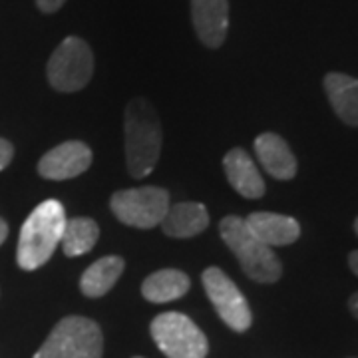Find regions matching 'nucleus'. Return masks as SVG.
<instances>
[{"label": "nucleus", "instance_id": "nucleus-7", "mask_svg": "<svg viewBox=\"0 0 358 358\" xmlns=\"http://www.w3.org/2000/svg\"><path fill=\"white\" fill-rule=\"evenodd\" d=\"M110 207L122 223L138 229H152L162 225L169 209V193L162 187H136L112 195Z\"/></svg>", "mask_w": 358, "mask_h": 358}, {"label": "nucleus", "instance_id": "nucleus-19", "mask_svg": "<svg viewBox=\"0 0 358 358\" xmlns=\"http://www.w3.org/2000/svg\"><path fill=\"white\" fill-rule=\"evenodd\" d=\"M13 157H14L13 143H10L8 140H4V138H0V171H2L4 167L10 166Z\"/></svg>", "mask_w": 358, "mask_h": 358}, {"label": "nucleus", "instance_id": "nucleus-10", "mask_svg": "<svg viewBox=\"0 0 358 358\" xmlns=\"http://www.w3.org/2000/svg\"><path fill=\"white\" fill-rule=\"evenodd\" d=\"M193 28L207 48H219L227 38L229 0H192Z\"/></svg>", "mask_w": 358, "mask_h": 358}, {"label": "nucleus", "instance_id": "nucleus-20", "mask_svg": "<svg viewBox=\"0 0 358 358\" xmlns=\"http://www.w3.org/2000/svg\"><path fill=\"white\" fill-rule=\"evenodd\" d=\"M64 2L66 0H36V6L44 14H54L64 6Z\"/></svg>", "mask_w": 358, "mask_h": 358}, {"label": "nucleus", "instance_id": "nucleus-9", "mask_svg": "<svg viewBox=\"0 0 358 358\" xmlns=\"http://www.w3.org/2000/svg\"><path fill=\"white\" fill-rule=\"evenodd\" d=\"M92 164V150L82 141H64L42 155L38 173L44 179L64 181L78 178Z\"/></svg>", "mask_w": 358, "mask_h": 358}, {"label": "nucleus", "instance_id": "nucleus-23", "mask_svg": "<svg viewBox=\"0 0 358 358\" xmlns=\"http://www.w3.org/2000/svg\"><path fill=\"white\" fill-rule=\"evenodd\" d=\"M6 237H8V225H6V221L0 217V245L6 241Z\"/></svg>", "mask_w": 358, "mask_h": 358}, {"label": "nucleus", "instance_id": "nucleus-14", "mask_svg": "<svg viewBox=\"0 0 358 358\" xmlns=\"http://www.w3.org/2000/svg\"><path fill=\"white\" fill-rule=\"evenodd\" d=\"M324 92L333 106L334 114L338 115L346 126L358 128V80L343 74L331 72L324 76Z\"/></svg>", "mask_w": 358, "mask_h": 358}, {"label": "nucleus", "instance_id": "nucleus-18", "mask_svg": "<svg viewBox=\"0 0 358 358\" xmlns=\"http://www.w3.org/2000/svg\"><path fill=\"white\" fill-rule=\"evenodd\" d=\"M100 237V227L94 219L74 217L66 219L64 233H62V251L66 257L86 255L94 249Z\"/></svg>", "mask_w": 358, "mask_h": 358}, {"label": "nucleus", "instance_id": "nucleus-24", "mask_svg": "<svg viewBox=\"0 0 358 358\" xmlns=\"http://www.w3.org/2000/svg\"><path fill=\"white\" fill-rule=\"evenodd\" d=\"M355 231H357V235H358V217H357V221H355Z\"/></svg>", "mask_w": 358, "mask_h": 358}, {"label": "nucleus", "instance_id": "nucleus-12", "mask_svg": "<svg viewBox=\"0 0 358 358\" xmlns=\"http://www.w3.org/2000/svg\"><path fill=\"white\" fill-rule=\"evenodd\" d=\"M245 223L255 233V237H259L271 249L291 245L301 237V225L296 223V219L287 217L281 213L257 211L245 219Z\"/></svg>", "mask_w": 358, "mask_h": 358}, {"label": "nucleus", "instance_id": "nucleus-6", "mask_svg": "<svg viewBox=\"0 0 358 358\" xmlns=\"http://www.w3.org/2000/svg\"><path fill=\"white\" fill-rule=\"evenodd\" d=\"M152 336L167 358H205L207 338L189 317L181 313H164L152 320Z\"/></svg>", "mask_w": 358, "mask_h": 358}, {"label": "nucleus", "instance_id": "nucleus-4", "mask_svg": "<svg viewBox=\"0 0 358 358\" xmlns=\"http://www.w3.org/2000/svg\"><path fill=\"white\" fill-rule=\"evenodd\" d=\"M100 327L86 317H66L48 334L32 358H102Z\"/></svg>", "mask_w": 358, "mask_h": 358}, {"label": "nucleus", "instance_id": "nucleus-1", "mask_svg": "<svg viewBox=\"0 0 358 358\" xmlns=\"http://www.w3.org/2000/svg\"><path fill=\"white\" fill-rule=\"evenodd\" d=\"M66 225V211L60 201L48 199L28 215L24 221L18 249H16V263L24 271H36L46 265L54 255L56 247L62 241V233Z\"/></svg>", "mask_w": 358, "mask_h": 358}, {"label": "nucleus", "instance_id": "nucleus-8", "mask_svg": "<svg viewBox=\"0 0 358 358\" xmlns=\"http://www.w3.org/2000/svg\"><path fill=\"white\" fill-rule=\"evenodd\" d=\"M201 281H203L205 293L209 296L211 305L217 310L221 320L229 327L231 331L245 333L253 322V315H251V308L247 305L243 293L237 289V285L231 281L219 267L205 268Z\"/></svg>", "mask_w": 358, "mask_h": 358}, {"label": "nucleus", "instance_id": "nucleus-13", "mask_svg": "<svg viewBox=\"0 0 358 358\" xmlns=\"http://www.w3.org/2000/svg\"><path fill=\"white\" fill-rule=\"evenodd\" d=\"M255 152L261 166L275 179H293L296 176V159L287 141L277 134H261L255 140Z\"/></svg>", "mask_w": 358, "mask_h": 358}, {"label": "nucleus", "instance_id": "nucleus-3", "mask_svg": "<svg viewBox=\"0 0 358 358\" xmlns=\"http://www.w3.org/2000/svg\"><path fill=\"white\" fill-rule=\"evenodd\" d=\"M219 231L249 279L265 285L281 279L282 265L279 257L273 253L268 245L255 237V233L247 227L245 219L229 215L219 223Z\"/></svg>", "mask_w": 358, "mask_h": 358}, {"label": "nucleus", "instance_id": "nucleus-25", "mask_svg": "<svg viewBox=\"0 0 358 358\" xmlns=\"http://www.w3.org/2000/svg\"><path fill=\"white\" fill-rule=\"evenodd\" d=\"M136 358H141V357H136Z\"/></svg>", "mask_w": 358, "mask_h": 358}, {"label": "nucleus", "instance_id": "nucleus-22", "mask_svg": "<svg viewBox=\"0 0 358 358\" xmlns=\"http://www.w3.org/2000/svg\"><path fill=\"white\" fill-rule=\"evenodd\" d=\"M348 265L352 268V273L358 277V251H352V253L348 255Z\"/></svg>", "mask_w": 358, "mask_h": 358}, {"label": "nucleus", "instance_id": "nucleus-11", "mask_svg": "<svg viewBox=\"0 0 358 358\" xmlns=\"http://www.w3.org/2000/svg\"><path fill=\"white\" fill-rule=\"evenodd\" d=\"M223 167L233 189L239 195H243L247 199H259L265 195V181L261 178L255 162L249 157L245 150L235 148L227 152V155L223 157Z\"/></svg>", "mask_w": 358, "mask_h": 358}, {"label": "nucleus", "instance_id": "nucleus-15", "mask_svg": "<svg viewBox=\"0 0 358 358\" xmlns=\"http://www.w3.org/2000/svg\"><path fill=\"white\" fill-rule=\"evenodd\" d=\"M162 225H164V233L167 237L187 239V237H195L201 231L207 229L209 213L203 203L183 201V203L169 205Z\"/></svg>", "mask_w": 358, "mask_h": 358}, {"label": "nucleus", "instance_id": "nucleus-17", "mask_svg": "<svg viewBox=\"0 0 358 358\" xmlns=\"http://www.w3.org/2000/svg\"><path fill=\"white\" fill-rule=\"evenodd\" d=\"M189 277L176 268H162L150 275L141 285V294L150 303H169L189 291Z\"/></svg>", "mask_w": 358, "mask_h": 358}, {"label": "nucleus", "instance_id": "nucleus-21", "mask_svg": "<svg viewBox=\"0 0 358 358\" xmlns=\"http://www.w3.org/2000/svg\"><path fill=\"white\" fill-rule=\"evenodd\" d=\"M348 308H350V313H352V317L358 319V293H355L350 299H348Z\"/></svg>", "mask_w": 358, "mask_h": 358}, {"label": "nucleus", "instance_id": "nucleus-2", "mask_svg": "<svg viewBox=\"0 0 358 358\" xmlns=\"http://www.w3.org/2000/svg\"><path fill=\"white\" fill-rule=\"evenodd\" d=\"M126 159L131 178L141 179L154 171L162 154L159 117L145 100H134L126 108Z\"/></svg>", "mask_w": 358, "mask_h": 358}, {"label": "nucleus", "instance_id": "nucleus-16", "mask_svg": "<svg viewBox=\"0 0 358 358\" xmlns=\"http://www.w3.org/2000/svg\"><path fill=\"white\" fill-rule=\"evenodd\" d=\"M124 268H126V263H124L122 257L112 255L98 259L96 263H92L84 271V275L80 279V291L90 299L103 296L114 287L115 281L120 279Z\"/></svg>", "mask_w": 358, "mask_h": 358}, {"label": "nucleus", "instance_id": "nucleus-5", "mask_svg": "<svg viewBox=\"0 0 358 358\" xmlns=\"http://www.w3.org/2000/svg\"><path fill=\"white\" fill-rule=\"evenodd\" d=\"M94 74V54L90 46L78 36H68L52 52L46 76L48 84L58 92H78L88 86Z\"/></svg>", "mask_w": 358, "mask_h": 358}]
</instances>
